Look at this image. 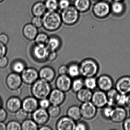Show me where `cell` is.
Instances as JSON below:
<instances>
[{"label": "cell", "mask_w": 130, "mask_h": 130, "mask_svg": "<svg viewBox=\"0 0 130 130\" xmlns=\"http://www.w3.org/2000/svg\"><path fill=\"white\" fill-rule=\"evenodd\" d=\"M80 76L83 78L95 77L99 71L98 62L92 58H87L79 63Z\"/></svg>", "instance_id": "obj_1"}, {"label": "cell", "mask_w": 130, "mask_h": 130, "mask_svg": "<svg viewBox=\"0 0 130 130\" xmlns=\"http://www.w3.org/2000/svg\"><path fill=\"white\" fill-rule=\"evenodd\" d=\"M42 18L43 28L48 31L58 30L62 24L61 15L57 11H47Z\"/></svg>", "instance_id": "obj_2"}, {"label": "cell", "mask_w": 130, "mask_h": 130, "mask_svg": "<svg viewBox=\"0 0 130 130\" xmlns=\"http://www.w3.org/2000/svg\"><path fill=\"white\" fill-rule=\"evenodd\" d=\"M50 83L39 79L31 85V93L38 100L48 98L52 90Z\"/></svg>", "instance_id": "obj_3"}, {"label": "cell", "mask_w": 130, "mask_h": 130, "mask_svg": "<svg viewBox=\"0 0 130 130\" xmlns=\"http://www.w3.org/2000/svg\"><path fill=\"white\" fill-rule=\"evenodd\" d=\"M79 12L74 6H70L68 8L62 10L60 15L62 22L68 25H74L79 20Z\"/></svg>", "instance_id": "obj_4"}, {"label": "cell", "mask_w": 130, "mask_h": 130, "mask_svg": "<svg viewBox=\"0 0 130 130\" xmlns=\"http://www.w3.org/2000/svg\"><path fill=\"white\" fill-rule=\"evenodd\" d=\"M49 50L47 45L35 44L32 48L31 54L34 60L39 63L47 61Z\"/></svg>", "instance_id": "obj_5"}, {"label": "cell", "mask_w": 130, "mask_h": 130, "mask_svg": "<svg viewBox=\"0 0 130 130\" xmlns=\"http://www.w3.org/2000/svg\"><path fill=\"white\" fill-rule=\"evenodd\" d=\"M5 83L9 90L15 92L20 89L23 82L20 74L12 72L7 76Z\"/></svg>", "instance_id": "obj_6"}, {"label": "cell", "mask_w": 130, "mask_h": 130, "mask_svg": "<svg viewBox=\"0 0 130 130\" xmlns=\"http://www.w3.org/2000/svg\"><path fill=\"white\" fill-rule=\"evenodd\" d=\"M82 118L86 120H91L96 116L97 108L91 101L83 103L80 106Z\"/></svg>", "instance_id": "obj_7"}, {"label": "cell", "mask_w": 130, "mask_h": 130, "mask_svg": "<svg viewBox=\"0 0 130 130\" xmlns=\"http://www.w3.org/2000/svg\"><path fill=\"white\" fill-rule=\"evenodd\" d=\"M111 12V6L105 1H98L94 4L93 7V14L95 16L99 19L107 17Z\"/></svg>", "instance_id": "obj_8"}, {"label": "cell", "mask_w": 130, "mask_h": 130, "mask_svg": "<svg viewBox=\"0 0 130 130\" xmlns=\"http://www.w3.org/2000/svg\"><path fill=\"white\" fill-rule=\"evenodd\" d=\"M23 82L28 85H32L39 79V72L33 67H26L21 73Z\"/></svg>", "instance_id": "obj_9"}, {"label": "cell", "mask_w": 130, "mask_h": 130, "mask_svg": "<svg viewBox=\"0 0 130 130\" xmlns=\"http://www.w3.org/2000/svg\"><path fill=\"white\" fill-rule=\"evenodd\" d=\"M72 82V78L68 75H59L55 80V87L66 93L71 90Z\"/></svg>", "instance_id": "obj_10"}, {"label": "cell", "mask_w": 130, "mask_h": 130, "mask_svg": "<svg viewBox=\"0 0 130 130\" xmlns=\"http://www.w3.org/2000/svg\"><path fill=\"white\" fill-rule=\"evenodd\" d=\"M50 117L47 109L38 108L32 114V119L39 126L46 125Z\"/></svg>", "instance_id": "obj_11"}, {"label": "cell", "mask_w": 130, "mask_h": 130, "mask_svg": "<svg viewBox=\"0 0 130 130\" xmlns=\"http://www.w3.org/2000/svg\"><path fill=\"white\" fill-rule=\"evenodd\" d=\"M92 102L98 109H102L108 105L106 92L99 90L93 92Z\"/></svg>", "instance_id": "obj_12"}, {"label": "cell", "mask_w": 130, "mask_h": 130, "mask_svg": "<svg viewBox=\"0 0 130 130\" xmlns=\"http://www.w3.org/2000/svg\"><path fill=\"white\" fill-rule=\"evenodd\" d=\"M115 89L121 94L130 93V76H123L119 78L115 84Z\"/></svg>", "instance_id": "obj_13"}, {"label": "cell", "mask_w": 130, "mask_h": 130, "mask_svg": "<svg viewBox=\"0 0 130 130\" xmlns=\"http://www.w3.org/2000/svg\"><path fill=\"white\" fill-rule=\"evenodd\" d=\"M97 85L99 90L106 92L113 89L114 81L110 76L107 74H103L97 78Z\"/></svg>", "instance_id": "obj_14"}, {"label": "cell", "mask_w": 130, "mask_h": 130, "mask_svg": "<svg viewBox=\"0 0 130 130\" xmlns=\"http://www.w3.org/2000/svg\"><path fill=\"white\" fill-rule=\"evenodd\" d=\"M76 122L67 116L60 117L57 121L55 125L57 130H75Z\"/></svg>", "instance_id": "obj_15"}, {"label": "cell", "mask_w": 130, "mask_h": 130, "mask_svg": "<svg viewBox=\"0 0 130 130\" xmlns=\"http://www.w3.org/2000/svg\"><path fill=\"white\" fill-rule=\"evenodd\" d=\"M39 107V100L33 96H27L22 101V108L29 114H32Z\"/></svg>", "instance_id": "obj_16"}, {"label": "cell", "mask_w": 130, "mask_h": 130, "mask_svg": "<svg viewBox=\"0 0 130 130\" xmlns=\"http://www.w3.org/2000/svg\"><path fill=\"white\" fill-rule=\"evenodd\" d=\"M127 117V112L124 107L116 106L114 108L110 120L115 124H120L122 123Z\"/></svg>", "instance_id": "obj_17"}, {"label": "cell", "mask_w": 130, "mask_h": 130, "mask_svg": "<svg viewBox=\"0 0 130 130\" xmlns=\"http://www.w3.org/2000/svg\"><path fill=\"white\" fill-rule=\"evenodd\" d=\"M39 72V79L48 83L53 82L56 77V73L54 69L49 66L42 67Z\"/></svg>", "instance_id": "obj_18"}, {"label": "cell", "mask_w": 130, "mask_h": 130, "mask_svg": "<svg viewBox=\"0 0 130 130\" xmlns=\"http://www.w3.org/2000/svg\"><path fill=\"white\" fill-rule=\"evenodd\" d=\"M51 104L60 106L63 104L66 99L65 93L57 88L52 90L48 97Z\"/></svg>", "instance_id": "obj_19"}, {"label": "cell", "mask_w": 130, "mask_h": 130, "mask_svg": "<svg viewBox=\"0 0 130 130\" xmlns=\"http://www.w3.org/2000/svg\"><path fill=\"white\" fill-rule=\"evenodd\" d=\"M22 101L18 96H13L9 97L7 100L6 108L9 112L15 114L22 108Z\"/></svg>", "instance_id": "obj_20"}, {"label": "cell", "mask_w": 130, "mask_h": 130, "mask_svg": "<svg viewBox=\"0 0 130 130\" xmlns=\"http://www.w3.org/2000/svg\"><path fill=\"white\" fill-rule=\"evenodd\" d=\"M22 33L25 38L28 41H32L35 40L38 33V28L31 23H28L23 27Z\"/></svg>", "instance_id": "obj_21"}, {"label": "cell", "mask_w": 130, "mask_h": 130, "mask_svg": "<svg viewBox=\"0 0 130 130\" xmlns=\"http://www.w3.org/2000/svg\"><path fill=\"white\" fill-rule=\"evenodd\" d=\"M76 94L77 99L82 103L91 101L93 92L92 90L84 87Z\"/></svg>", "instance_id": "obj_22"}, {"label": "cell", "mask_w": 130, "mask_h": 130, "mask_svg": "<svg viewBox=\"0 0 130 130\" xmlns=\"http://www.w3.org/2000/svg\"><path fill=\"white\" fill-rule=\"evenodd\" d=\"M44 3L38 1L35 3L31 8V12L34 16L42 17L47 12Z\"/></svg>", "instance_id": "obj_23"}, {"label": "cell", "mask_w": 130, "mask_h": 130, "mask_svg": "<svg viewBox=\"0 0 130 130\" xmlns=\"http://www.w3.org/2000/svg\"><path fill=\"white\" fill-rule=\"evenodd\" d=\"M67 115L76 122L79 121L82 118L80 106L74 105L70 106L67 110Z\"/></svg>", "instance_id": "obj_24"}, {"label": "cell", "mask_w": 130, "mask_h": 130, "mask_svg": "<svg viewBox=\"0 0 130 130\" xmlns=\"http://www.w3.org/2000/svg\"><path fill=\"white\" fill-rule=\"evenodd\" d=\"M68 75L72 79H75L80 76L79 64L76 62L70 63L68 65Z\"/></svg>", "instance_id": "obj_25"}, {"label": "cell", "mask_w": 130, "mask_h": 130, "mask_svg": "<svg viewBox=\"0 0 130 130\" xmlns=\"http://www.w3.org/2000/svg\"><path fill=\"white\" fill-rule=\"evenodd\" d=\"M90 0H75L74 6L79 12H85L90 8Z\"/></svg>", "instance_id": "obj_26"}, {"label": "cell", "mask_w": 130, "mask_h": 130, "mask_svg": "<svg viewBox=\"0 0 130 130\" xmlns=\"http://www.w3.org/2000/svg\"><path fill=\"white\" fill-rule=\"evenodd\" d=\"M61 41L60 39L55 36L49 37L47 44L49 51H57L61 46Z\"/></svg>", "instance_id": "obj_27"}, {"label": "cell", "mask_w": 130, "mask_h": 130, "mask_svg": "<svg viewBox=\"0 0 130 130\" xmlns=\"http://www.w3.org/2000/svg\"><path fill=\"white\" fill-rule=\"evenodd\" d=\"M26 68L25 63L22 60H15L11 64V69L12 71L19 74H21Z\"/></svg>", "instance_id": "obj_28"}, {"label": "cell", "mask_w": 130, "mask_h": 130, "mask_svg": "<svg viewBox=\"0 0 130 130\" xmlns=\"http://www.w3.org/2000/svg\"><path fill=\"white\" fill-rule=\"evenodd\" d=\"M22 130H38L39 125L32 119L27 118L21 122Z\"/></svg>", "instance_id": "obj_29"}, {"label": "cell", "mask_w": 130, "mask_h": 130, "mask_svg": "<svg viewBox=\"0 0 130 130\" xmlns=\"http://www.w3.org/2000/svg\"><path fill=\"white\" fill-rule=\"evenodd\" d=\"M111 11L117 15H122L125 10V6L122 2L114 1L111 6Z\"/></svg>", "instance_id": "obj_30"}, {"label": "cell", "mask_w": 130, "mask_h": 130, "mask_svg": "<svg viewBox=\"0 0 130 130\" xmlns=\"http://www.w3.org/2000/svg\"><path fill=\"white\" fill-rule=\"evenodd\" d=\"M108 99V105L111 106H116V103L119 93L115 89H112L106 92Z\"/></svg>", "instance_id": "obj_31"}, {"label": "cell", "mask_w": 130, "mask_h": 130, "mask_svg": "<svg viewBox=\"0 0 130 130\" xmlns=\"http://www.w3.org/2000/svg\"><path fill=\"white\" fill-rule=\"evenodd\" d=\"M84 87V79L81 77H78L72 80L71 90L76 93Z\"/></svg>", "instance_id": "obj_32"}, {"label": "cell", "mask_w": 130, "mask_h": 130, "mask_svg": "<svg viewBox=\"0 0 130 130\" xmlns=\"http://www.w3.org/2000/svg\"><path fill=\"white\" fill-rule=\"evenodd\" d=\"M84 87L90 90H95L97 88V79L95 77H87L84 79Z\"/></svg>", "instance_id": "obj_33"}, {"label": "cell", "mask_w": 130, "mask_h": 130, "mask_svg": "<svg viewBox=\"0 0 130 130\" xmlns=\"http://www.w3.org/2000/svg\"><path fill=\"white\" fill-rule=\"evenodd\" d=\"M47 110L50 118H58L61 113V109L60 106L51 104Z\"/></svg>", "instance_id": "obj_34"}, {"label": "cell", "mask_w": 130, "mask_h": 130, "mask_svg": "<svg viewBox=\"0 0 130 130\" xmlns=\"http://www.w3.org/2000/svg\"><path fill=\"white\" fill-rule=\"evenodd\" d=\"M49 37L46 33L41 32L38 33L35 39V44H36L44 45H47Z\"/></svg>", "instance_id": "obj_35"}, {"label": "cell", "mask_w": 130, "mask_h": 130, "mask_svg": "<svg viewBox=\"0 0 130 130\" xmlns=\"http://www.w3.org/2000/svg\"><path fill=\"white\" fill-rule=\"evenodd\" d=\"M58 0H45L44 2L48 11H57L59 8Z\"/></svg>", "instance_id": "obj_36"}, {"label": "cell", "mask_w": 130, "mask_h": 130, "mask_svg": "<svg viewBox=\"0 0 130 130\" xmlns=\"http://www.w3.org/2000/svg\"><path fill=\"white\" fill-rule=\"evenodd\" d=\"M114 108L113 106L107 105L101 109V114L103 118L110 120L111 116L112 115Z\"/></svg>", "instance_id": "obj_37"}, {"label": "cell", "mask_w": 130, "mask_h": 130, "mask_svg": "<svg viewBox=\"0 0 130 130\" xmlns=\"http://www.w3.org/2000/svg\"><path fill=\"white\" fill-rule=\"evenodd\" d=\"M7 130H21V123L17 120H12L6 124Z\"/></svg>", "instance_id": "obj_38"}, {"label": "cell", "mask_w": 130, "mask_h": 130, "mask_svg": "<svg viewBox=\"0 0 130 130\" xmlns=\"http://www.w3.org/2000/svg\"><path fill=\"white\" fill-rule=\"evenodd\" d=\"M15 117L17 120L20 122H22L28 118L29 114L23 110L22 108L20 109L15 113Z\"/></svg>", "instance_id": "obj_39"}, {"label": "cell", "mask_w": 130, "mask_h": 130, "mask_svg": "<svg viewBox=\"0 0 130 130\" xmlns=\"http://www.w3.org/2000/svg\"><path fill=\"white\" fill-rule=\"evenodd\" d=\"M126 100V95L119 93L116 103V106H125Z\"/></svg>", "instance_id": "obj_40"}, {"label": "cell", "mask_w": 130, "mask_h": 130, "mask_svg": "<svg viewBox=\"0 0 130 130\" xmlns=\"http://www.w3.org/2000/svg\"><path fill=\"white\" fill-rule=\"evenodd\" d=\"M31 23L37 28L43 27V20L42 17L34 16L31 20Z\"/></svg>", "instance_id": "obj_41"}, {"label": "cell", "mask_w": 130, "mask_h": 130, "mask_svg": "<svg viewBox=\"0 0 130 130\" xmlns=\"http://www.w3.org/2000/svg\"><path fill=\"white\" fill-rule=\"evenodd\" d=\"M51 105L48 98H44L39 100V108L47 109Z\"/></svg>", "instance_id": "obj_42"}, {"label": "cell", "mask_w": 130, "mask_h": 130, "mask_svg": "<svg viewBox=\"0 0 130 130\" xmlns=\"http://www.w3.org/2000/svg\"><path fill=\"white\" fill-rule=\"evenodd\" d=\"M89 129V126L86 122L84 121L76 122L75 130H86Z\"/></svg>", "instance_id": "obj_43"}, {"label": "cell", "mask_w": 130, "mask_h": 130, "mask_svg": "<svg viewBox=\"0 0 130 130\" xmlns=\"http://www.w3.org/2000/svg\"><path fill=\"white\" fill-rule=\"evenodd\" d=\"M59 8L61 10H63L71 6L70 0H59Z\"/></svg>", "instance_id": "obj_44"}, {"label": "cell", "mask_w": 130, "mask_h": 130, "mask_svg": "<svg viewBox=\"0 0 130 130\" xmlns=\"http://www.w3.org/2000/svg\"><path fill=\"white\" fill-rule=\"evenodd\" d=\"M58 57V54L57 51H49L48 55L47 61L50 62H53L57 60Z\"/></svg>", "instance_id": "obj_45"}, {"label": "cell", "mask_w": 130, "mask_h": 130, "mask_svg": "<svg viewBox=\"0 0 130 130\" xmlns=\"http://www.w3.org/2000/svg\"><path fill=\"white\" fill-rule=\"evenodd\" d=\"M9 63V59L6 55L0 57V69H4L6 68Z\"/></svg>", "instance_id": "obj_46"}, {"label": "cell", "mask_w": 130, "mask_h": 130, "mask_svg": "<svg viewBox=\"0 0 130 130\" xmlns=\"http://www.w3.org/2000/svg\"><path fill=\"white\" fill-rule=\"evenodd\" d=\"M8 114L6 109L3 107L0 108V122H4L7 120Z\"/></svg>", "instance_id": "obj_47"}, {"label": "cell", "mask_w": 130, "mask_h": 130, "mask_svg": "<svg viewBox=\"0 0 130 130\" xmlns=\"http://www.w3.org/2000/svg\"><path fill=\"white\" fill-rule=\"evenodd\" d=\"M9 41V38L8 36L6 33L0 34V42L7 45Z\"/></svg>", "instance_id": "obj_48"}, {"label": "cell", "mask_w": 130, "mask_h": 130, "mask_svg": "<svg viewBox=\"0 0 130 130\" xmlns=\"http://www.w3.org/2000/svg\"><path fill=\"white\" fill-rule=\"evenodd\" d=\"M68 65L64 64L60 66L58 70V73L59 75H68Z\"/></svg>", "instance_id": "obj_49"}, {"label": "cell", "mask_w": 130, "mask_h": 130, "mask_svg": "<svg viewBox=\"0 0 130 130\" xmlns=\"http://www.w3.org/2000/svg\"><path fill=\"white\" fill-rule=\"evenodd\" d=\"M7 49L6 45L0 42V57L6 56L7 53Z\"/></svg>", "instance_id": "obj_50"}, {"label": "cell", "mask_w": 130, "mask_h": 130, "mask_svg": "<svg viewBox=\"0 0 130 130\" xmlns=\"http://www.w3.org/2000/svg\"><path fill=\"white\" fill-rule=\"evenodd\" d=\"M122 128L125 130H130V117H127L122 122Z\"/></svg>", "instance_id": "obj_51"}, {"label": "cell", "mask_w": 130, "mask_h": 130, "mask_svg": "<svg viewBox=\"0 0 130 130\" xmlns=\"http://www.w3.org/2000/svg\"><path fill=\"white\" fill-rule=\"evenodd\" d=\"M125 106L130 108V93L126 95V100Z\"/></svg>", "instance_id": "obj_52"}, {"label": "cell", "mask_w": 130, "mask_h": 130, "mask_svg": "<svg viewBox=\"0 0 130 130\" xmlns=\"http://www.w3.org/2000/svg\"><path fill=\"white\" fill-rule=\"evenodd\" d=\"M38 129L40 130H52V128L50 126L44 125L40 126V127H39Z\"/></svg>", "instance_id": "obj_53"}, {"label": "cell", "mask_w": 130, "mask_h": 130, "mask_svg": "<svg viewBox=\"0 0 130 130\" xmlns=\"http://www.w3.org/2000/svg\"><path fill=\"white\" fill-rule=\"evenodd\" d=\"M6 130V125L4 122H0V130Z\"/></svg>", "instance_id": "obj_54"}, {"label": "cell", "mask_w": 130, "mask_h": 130, "mask_svg": "<svg viewBox=\"0 0 130 130\" xmlns=\"http://www.w3.org/2000/svg\"><path fill=\"white\" fill-rule=\"evenodd\" d=\"M3 100H2V99L0 96V108L2 107V105H3Z\"/></svg>", "instance_id": "obj_55"}, {"label": "cell", "mask_w": 130, "mask_h": 130, "mask_svg": "<svg viewBox=\"0 0 130 130\" xmlns=\"http://www.w3.org/2000/svg\"><path fill=\"white\" fill-rule=\"evenodd\" d=\"M114 1H118V2H123L124 0H114Z\"/></svg>", "instance_id": "obj_56"}, {"label": "cell", "mask_w": 130, "mask_h": 130, "mask_svg": "<svg viewBox=\"0 0 130 130\" xmlns=\"http://www.w3.org/2000/svg\"><path fill=\"white\" fill-rule=\"evenodd\" d=\"M4 0H0V3H2V2H3Z\"/></svg>", "instance_id": "obj_57"}, {"label": "cell", "mask_w": 130, "mask_h": 130, "mask_svg": "<svg viewBox=\"0 0 130 130\" xmlns=\"http://www.w3.org/2000/svg\"></svg>", "instance_id": "obj_58"}, {"label": "cell", "mask_w": 130, "mask_h": 130, "mask_svg": "<svg viewBox=\"0 0 130 130\" xmlns=\"http://www.w3.org/2000/svg\"></svg>", "instance_id": "obj_59"}]
</instances>
